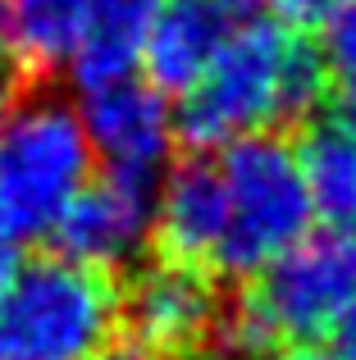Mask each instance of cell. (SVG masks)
Listing matches in <instances>:
<instances>
[{
  "label": "cell",
  "mask_w": 356,
  "mask_h": 360,
  "mask_svg": "<svg viewBox=\"0 0 356 360\" xmlns=\"http://www.w3.org/2000/svg\"><path fill=\"white\" fill-rule=\"evenodd\" d=\"M91 141L60 96H23L0 119V238H51L69 201L91 183Z\"/></svg>",
  "instance_id": "cell-3"
},
{
  "label": "cell",
  "mask_w": 356,
  "mask_h": 360,
  "mask_svg": "<svg viewBox=\"0 0 356 360\" xmlns=\"http://www.w3.org/2000/svg\"><path fill=\"white\" fill-rule=\"evenodd\" d=\"M91 360H165V356H155L151 347H142L137 338H110Z\"/></svg>",
  "instance_id": "cell-16"
},
{
  "label": "cell",
  "mask_w": 356,
  "mask_h": 360,
  "mask_svg": "<svg viewBox=\"0 0 356 360\" xmlns=\"http://www.w3.org/2000/svg\"><path fill=\"white\" fill-rule=\"evenodd\" d=\"M279 360H352L343 347H324V342H315V347H293V352H284Z\"/></svg>",
  "instance_id": "cell-18"
},
{
  "label": "cell",
  "mask_w": 356,
  "mask_h": 360,
  "mask_svg": "<svg viewBox=\"0 0 356 360\" xmlns=\"http://www.w3.org/2000/svg\"><path fill=\"white\" fill-rule=\"evenodd\" d=\"M324 51L284 23L251 18L229 32L205 78L183 96L178 137L196 150H224L229 141L306 123L329 101Z\"/></svg>",
  "instance_id": "cell-1"
},
{
  "label": "cell",
  "mask_w": 356,
  "mask_h": 360,
  "mask_svg": "<svg viewBox=\"0 0 356 360\" xmlns=\"http://www.w3.org/2000/svg\"><path fill=\"white\" fill-rule=\"evenodd\" d=\"M229 32L233 14H224L215 0H165L142 51L146 82L165 96H187L215 64Z\"/></svg>",
  "instance_id": "cell-11"
},
{
  "label": "cell",
  "mask_w": 356,
  "mask_h": 360,
  "mask_svg": "<svg viewBox=\"0 0 356 360\" xmlns=\"http://www.w3.org/2000/svg\"><path fill=\"white\" fill-rule=\"evenodd\" d=\"M165 0H87L78 41L69 51V78L82 91L133 78L142 69V51Z\"/></svg>",
  "instance_id": "cell-12"
},
{
  "label": "cell",
  "mask_w": 356,
  "mask_h": 360,
  "mask_svg": "<svg viewBox=\"0 0 356 360\" xmlns=\"http://www.w3.org/2000/svg\"><path fill=\"white\" fill-rule=\"evenodd\" d=\"M311 192V210L324 229L356 233V96L324 101L315 119H306L302 146H297Z\"/></svg>",
  "instance_id": "cell-10"
},
{
  "label": "cell",
  "mask_w": 356,
  "mask_h": 360,
  "mask_svg": "<svg viewBox=\"0 0 356 360\" xmlns=\"http://www.w3.org/2000/svg\"><path fill=\"white\" fill-rule=\"evenodd\" d=\"M9 46H14V23H9V0H0V60H9Z\"/></svg>",
  "instance_id": "cell-19"
},
{
  "label": "cell",
  "mask_w": 356,
  "mask_h": 360,
  "mask_svg": "<svg viewBox=\"0 0 356 360\" xmlns=\"http://www.w3.org/2000/svg\"><path fill=\"white\" fill-rule=\"evenodd\" d=\"M324 64H329V78L356 96V0L324 27Z\"/></svg>",
  "instance_id": "cell-14"
},
{
  "label": "cell",
  "mask_w": 356,
  "mask_h": 360,
  "mask_svg": "<svg viewBox=\"0 0 356 360\" xmlns=\"http://www.w3.org/2000/svg\"><path fill=\"white\" fill-rule=\"evenodd\" d=\"M87 0H9V23H14V55L27 73H55L69 64V51L78 41Z\"/></svg>",
  "instance_id": "cell-13"
},
{
  "label": "cell",
  "mask_w": 356,
  "mask_h": 360,
  "mask_svg": "<svg viewBox=\"0 0 356 360\" xmlns=\"http://www.w3.org/2000/svg\"><path fill=\"white\" fill-rule=\"evenodd\" d=\"M352 0H269V9H274V23L293 27V32H324V27L333 23V18L348 9Z\"/></svg>",
  "instance_id": "cell-15"
},
{
  "label": "cell",
  "mask_w": 356,
  "mask_h": 360,
  "mask_svg": "<svg viewBox=\"0 0 356 360\" xmlns=\"http://www.w3.org/2000/svg\"><path fill=\"white\" fill-rule=\"evenodd\" d=\"M151 196L155 183H137L124 174L91 178L51 229L60 255L101 274L133 264L151 242Z\"/></svg>",
  "instance_id": "cell-8"
},
{
  "label": "cell",
  "mask_w": 356,
  "mask_h": 360,
  "mask_svg": "<svg viewBox=\"0 0 356 360\" xmlns=\"http://www.w3.org/2000/svg\"><path fill=\"white\" fill-rule=\"evenodd\" d=\"M356 310V233L320 229L288 246L274 264L247 278L238 301L224 306L220 342L238 360L284 356L338 338Z\"/></svg>",
  "instance_id": "cell-2"
},
{
  "label": "cell",
  "mask_w": 356,
  "mask_h": 360,
  "mask_svg": "<svg viewBox=\"0 0 356 360\" xmlns=\"http://www.w3.org/2000/svg\"><path fill=\"white\" fill-rule=\"evenodd\" d=\"M224 229H229V196H224L220 160H174L151 196V246L160 251V260L187 264L215 278Z\"/></svg>",
  "instance_id": "cell-9"
},
{
  "label": "cell",
  "mask_w": 356,
  "mask_h": 360,
  "mask_svg": "<svg viewBox=\"0 0 356 360\" xmlns=\"http://www.w3.org/2000/svg\"><path fill=\"white\" fill-rule=\"evenodd\" d=\"M9 278H14V246H9L5 238H0V297H5Z\"/></svg>",
  "instance_id": "cell-20"
},
{
  "label": "cell",
  "mask_w": 356,
  "mask_h": 360,
  "mask_svg": "<svg viewBox=\"0 0 356 360\" xmlns=\"http://www.w3.org/2000/svg\"><path fill=\"white\" fill-rule=\"evenodd\" d=\"M78 119L106 174L160 183L178 141V115L160 87H151L137 73L106 82L96 91H82Z\"/></svg>",
  "instance_id": "cell-6"
},
{
  "label": "cell",
  "mask_w": 356,
  "mask_h": 360,
  "mask_svg": "<svg viewBox=\"0 0 356 360\" xmlns=\"http://www.w3.org/2000/svg\"><path fill=\"white\" fill-rule=\"evenodd\" d=\"M215 360H238V356H215Z\"/></svg>",
  "instance_id": "cell-22"
},
{
  "label": "cell",
  "mask_w": 356,
  "mask_h": 360,
  "mask_svg": "<svg viewBox=\"0 0 356 360\" xmlns=\"http://www.w3.org/2000/svg\"><path fill=\"white\" fill-rule=\"evenodd\" d=\"M220 178L229 196V229L215 255V278L247 283L311 233V192L297 146L279 132L229 141L220 150Z\"/></svg>",
  "instance_id": "cell-5"
},
{
  "label": "cell",
  "mask_w": 356,
  "mask_h": 360,
  "mask_svg": "<svg viewBox=\"0 0 356 360\" xmlns=\"http://www.w3.org/2000/svg\"><path fill=\"white\" fill-rule=\"evenodd\" d=\"M215 5H220L224 14H233V18H238V14H251V9H256L260 0H215Z\"/></svg>",
  "instance_id": "cell-21"
},
{
  "label": "cell",
  "mask_w": 356,
  "mask_h": 360,
  "mask_svg": "<svg viewBox=\"0 0 356 360\" xmlns=\"http://www.w3.org/2000/svg\"><path fill=\"white\" fill-rule=\"evenodd\" d=\"M124 319L115 274L37 255L14 264L0 297V360H91Z\"/></svg>",
  "instance_id": "cell-4"
},
{
  "label": "cell",
  "mask_w": 356,
  "mask_h": 360,
  "mask_svg": "<svg viewBox=\"0 0 356 360\" xmlns=\"http://www.w3.org/2000/svg\"><path fill=\"white\" fill-rule=\"evenodd\" d=\"M124 324L128 338H137L165 360L196 356L210 342H220L224 301L210 274L155 260L124 292Z\"/></svg>",
  "instance_id": "cell-7"
},
{
  "label": "cell",
  "mask_w": 356,
  "mask_h": 360,
  "mask_svg": "<svg viewBox=\"0 0 356 360\" xmlns=\"http://www.w3.org/2000/svg\"><path fill=\"white\" fill-rule=\"evenodd\" d=\"M23 101V82H18V69L9 60H0V119Z\"/></svg>",
  "instance_id": "cell-17"
}]
</instances>
